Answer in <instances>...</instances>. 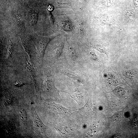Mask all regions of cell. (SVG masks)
<instances>
[{
	"label": "cell",
	"mask_w": 138,
	"mask_h": 138,
	"mask_svg": "<svg viewBox=\"0 0 138 138\" xmlns=\"http://www.w3.org/2000/svg\"><path fill=\"white\" fill-rule=\"evenodd\" d=\"M68 53L71 58L74 60H75L77 57V55L75 51L71 49L68 50Z\"/></svg>",
	"instance_id": "ba28073f"
},
{
	"label": "cell",
	"mask_w": 138,
	"mask_h": 138,
	"mask_svg": "<svg viewBox=\"0 0 138 138\" xmlns=\"http://www.w3.org/2000/svg\"><path fill=\"white\" fill-rule=\"evenodd\" d=\"M126 17L130 20L133 19L135 16V14L133 11L132 10H127L126 12Z\"/></svg>",
	"instance_id": "52a82bcc"
},
{
	"label": "cell",
	"mask_w": 138,
	"mask_h": 138,
	"mask_svg": "<svg viewBox=\"0 0 138 138\" xmlns=\"http://www.w3.org/2000/svg\"><path fill=\"white\" fill-rule=\"evenodd\" d=\"M123 75L126 78L130 79H134L136 75L134 71L131 70H127L123 72Z\"/></svg>",
	"instance_id": "277c9868"
},
{
	"label": "cell",
	"mask_w": 138,
	"mask_h": 138,
	"mask_svg": "<svg viewBox=\"0 0 138 138\" xmlns=\"http://www.w3.org/2000/svg\"><path fill=\"white\" fill-rule=\"evenodd\" d=\"M53 8L52 6L51 5H49L48 7V10L50 11L52 10L53 9Z\"/></svg>",
	"instance_id": "30bf717a"
},
{
	"label": "cell",
	"mask_w": 138,
	"mask_h": 138,
	"mask_svg": "<svg viewBox=\"0 0 138 138\" xmlns=\"http://www.w3.org/2000/svg\"><path fill=\"white\" fill-rule=\"evenodd\" d=\"M18 112L19 116L22 120H25L27 119V116L25 110L23 108H20L18 110Z\"/></svg>",
	"instance_id": "5b68a950"
},
{
	"label": "cell",
	"mask_w": 138,
	"mask_h": 138,
	"mask_svg": "<svg viewBox=\"0 0 138 138\" xmlns=\"http://www.w3.org/2000/svg\"><path fill=\"white\" fill-rule=\"evenodd\" d=\"M87 46L98 50L99 52L105 53L107 56V52L105 48L100 44L94 43L89 42L86 43Z\"/></svg>",
	"instance_id": "7a4b0ae2"
},
{
	"label": "cell",
	"mask_w": 138,
	"mask_h": 138,
	"mask_svg": "<svg viewBox=\"0 0 138 138\" xmlns=\"http://www.w3.org/2000/svg\"><path fill=\"white\" fill-rule=\"evenodd\" d=\"M34 122L36 128L38 130L43 131L44 128V126L38 117L36 115V117L34 118Z\"/></svg>",
	"instance_id": "3957f363"
},
{
	"label": "cell",
	"mask_w": 138,
	"mask_h": 138,
	"mask_svg": "<svg viewBox=\"0 0 138 138\" xmlns=\"http://www.w3.org/2000/svg\"><path fill=\"white\" fill-rule=\"evenodd\" d=\"M88 54L89 58L94 61L97 62L100 61L98 57L95 52L91 51H90L88 53Z\"/></svg>",
	"instance_id": "8992f818"
},
{
	"label": "cell",
	"mask_w": 138,
	"mask_h": 138,
	"mask_svg": "<svg viewBox=\"0 0 138 138\" xmlns=\"http://www.w3.org/2000/svg\"><path fill=\"white\" fill-rule=\"evenodd\" d=\"M10 96L5 97L3 99L4 103L6 105H8L11 103L12 100Z\"/></svg>",
	"instance_id": "9c48e42d"
},
{
	"label": "cell",
	"mask_w": 138,
	"mask_h": 138,
	"mask_svg": "<svg viewBox=\"0 0 138 138\" xmlns=\"http://www.w3.org/2000/svg\"><path fill=\"white\" fill-rule=\"evenodd\" d=\"M61 72L64 75L72 78L73 79L82 82L83 80L76 73L71 71L66 68H63L61 70Z\"/></svg>",
	"instance_id": "6da1fadb"
}]
</instances>
